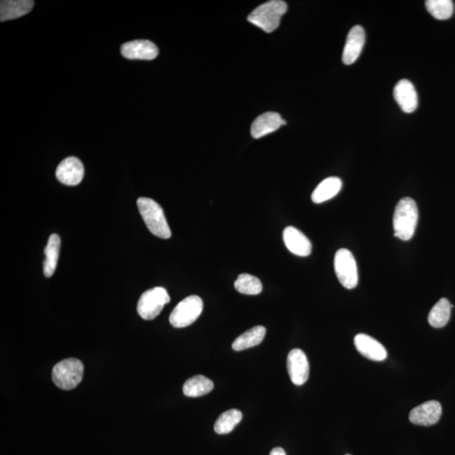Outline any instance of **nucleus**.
<instances>
[{"label": "nucleus", "mask_w": 455, "mask_h": 455, "mask_svg": "<svg viewBox=\"0 0 455 455\" xmlns=\"http://www.w3.org/2000/svg\"><path fill=\"white\" fill-rule=\"evenodd\" d=\"M418 208L416 202L410 197H404L397 204L394 213V235L407 242L415 234L418 223Z\"/></svg>", "instance_id": "1"}, {"label": "nucleus", "mask_w": 455, "mask_h": 455, "mask_svg": "<svg viewBox=\"0 0 455 455\" xmlns=\"http://www.w3.org/2000/svg\"><path fill=\"white\" fill-rule=\"evenodd\" d=\"M288 6L281 0H271L262 3L255 9L248 17V21L261 28L264 32L271 33L280 25L281 18L287 12Z\"/></svg>", "instance_id": "2"}, {"label": "nucleus", "mask_w": 455, "mask_h": 455, "mask_svg": "<svg viewBox=\"0 0 455 455\" xmlns=\"http://www.w3.org/2000/svg\"><path fill=\"white\" fill-rule=\"evenodd\" d=\"M137 204L144 223L152 234L162 239L171 238V231L162 206L148 197L139 198Z\"/></svg>", "instance_id": "3"}, {"label": "nucleus", "mask_w": 455, "mask_h": 455, "mask_svg": "<svg viewBox=\"0 0 455 455\" xmlns=\"http://www.w3.org/2000/svg\"><path fill=\"white\" fill-rule=\"evenodd\" d=\"M84 376V365L77 358H67L57 362L52 369V380L57 387L70 391L77 387Z\"/></svg>", "instance_id": "4"}, {"label": "nucleus", "mask_w": 455, "mask_h": 455, "mask_svg": "<svg viewBox=\"0 0 455 455\" xmlns=\"http://www.w3.org/2000/svg\"><path fill=\"white\" fill-rule=\"evenodd\" d=\"M204 303L200 296H192L180 302L170 316V323L175 328L189 327L200 316Z\"/></svg>", "instance_id": "5"}, {"label": "nucleus", "mask_w": 455, "mask_h": 455, "mask_svg": "<svg viewBox=\"0 0 455 455\" xmlns=\"http://www.w3.org/2000/svg\"><path fill=\"white\" fill-rule=\"evenodd\" d=\"M334 269L336 277L344 288L354 289L358 286V265L353 253L349 250L340 249L336 251Z\"/></svg>", "instance_id": "6"}, {"label": "nucleus", "mask_w": 455, "mask_h": 455, "mask_svg": "<svg viewBox=\"0 0 455 455\" xmlns=\"http://www.w3.org/2000/svg\"><path fill=\"white\" fill-rule=\"evenodd\" d=\"M170 301L171 298L166 289L156 287L144 292L140 297L137 303V313L144 320H154Z\"/></svg>", "instance_id": "7"}, {"label": "nucleus", "mask_w": 455, "mask_h": 455, "mask_svg": "<svg viewBox=\"0 0 455 455\" xmlns=\"http://www.w3.org/2000/svg\"><path fill=\"white\" fill-rule=\"evenodd\" d=\"M287 368L291 381L296 385H303L309 376V363L303 351L296 349L290 351L287 359Z\"/></svg>", "instance_id": "8"}, {"label": "nucleus", "mask_w": 455, "mask_h": 455, "mask_svg": "<svg viewBox=\"0 0 455 455\" xmlns=\"http://www.w3.org/2000/svg\"><path fill=\"white\" fill-rule=\"evenodd\" d=\"M441 416V404L437 400H430L412 409L409 420L415 425L428 427L437 423Z\"/></svg>", "instance_id": "9"}, {"label": "nucleus", "mask_w": 455, "mask_h": 455, "mask_svg": "<svg viewBox=\"0 0 455 455\" xmlns=\"http://www.w3.org/2000/svg\"><path fill=\"white\" fill-rule=\"evenodd\" d=\"M85 175L83 164L76 157H68L59 164L56 170V177L61 183L67 186H77Z\"/></svg>", "instance_id": "10"}, {"label": "nucleus", "mask_w": 455, "mask_h": 455, "mask_svg": "<svg viewBox=\"0 0 455 455\" xmlns=\"http://www.w3.org/2000/svg\"><path fill=\"white\" fill-rule=\"evenodd\" d=\"M122 55L128 59L153 60L159 55L156 45L148 40H136L121 47Z\"/></svg>", "instance_id": "11"}, {"label": "nucleus", "mask_w": 455, "mask_h": 455, "mask_svg": "<svg viewBox=\"0 0 455 455\" xmlns=\"http://www.w3.org/2000/svg\"><path fill=\"white\" fill-rule=\"evenodd\" d=\"M365 43V32L361 26H355L347 35L343 49L342 62L351 65L358 60Z\"/></svg>", "instance_id": "12"}, {"label": "nucleus", "mask_w": 455, "mask_h": 455, "mask_svg": "<svg viewBox=\"0 0 455 455\" xmlns=\"http://www.w3.org/2000/svg\"><path fill=\"white\" fill-rule=\"evenodd\" d=\"M354 345L358 353L370 360L382 362L387 358V351L380 342L367 334H358Z\"/></svg>", "instance_id": "13"}, {"label": "nucleus", "mask_w": 455, "mask_h": 455, "mask_svg": "<svg viewBox=\"0 0 455 455\" xmlns=\"http://www.w3.org/2000/svg\"><path fill=\"white\" fill-rule=\"evenodd\" d=\"M394 97L405 113H412L418 108V93L413 84L407 79H401L396 84L394 89Z\"/></svg>", "instance_id": "14"}, {"label": "nucleus", "mask_w": 455, "mask_h": 455, "mask_svg": "<svg viewBox=\"0 0 455 455\" xmlns=\"http://www.w3.org/2000/svg\"><path fill=\"white\" fill-rule=\"evenodd\" d=\"M282 238L286 247L293 254L303 258L311 255L312 251L311 240L299 229L293 226L287 227L282 233Z\"/></svg>", "instance_id": "15"}, {"label": "nucleus", "mask_w": 455, "mask_h": 455, "mask_svg": "<svg viewBox=\"0 0 455 455\" xmlns=\"http://www.w3.org/2000/svg\"><path fill=\"white\" fill-rule=\"evenodd\" d=\"M287 122L282 119L280 115L277 113H266L259 116L251 125V133L254 139H261V137L269 135V133L276 131L282 125H286Z\"/></svg>", "instance_id": "16"}, {"label": "nucleus", "mask_w": 455, "mask_h": 455, "mask_svg": "<svg viewBox=\"0 0 455 455\" xmlns=\"http://www.w3.org/2000/svg\"><path fill=\"white\" fill-rule=\"evenodd\" d=\"M34 1L30 0H9L0 3V21L14 20L32 11Z\"/></svg>", "instance_id": "17"}, {"label": "nucleus", "mask_w": 455, "mask_h": 455, "mask_svg": "<svg viewBox=\"0 0 455 455\" xmlns=\"http://www.w3.org/2000/svg\"><path fill=\"white\" fill-rule=\"evenodd\" d=\"M342 187V180L338 177H328L317 186L311 195L315 204H320L336 196Z\"/></svg>", "instance_id": "18"}, {"label": "nucleus", "mask_w": 455, "mask_h": 455, "mask_svg": "<svg viewBox=\"0 0 455 455\" xmlns=\"http://www.w3.org/2000/svg\"><path fill=\"white\" fill-rule=\"evenodd\" d=\"M266 332V328L262 326L251 328L235 340L232 344V349L239 351L258 346L263 341Z\"/></svg>", "instance_id": "19"}, {"label": "nucleus", "mask_w": 455, "mask_h": 455, "mask_svg": "<svg viewBox=\"0 0 455 455\" xmlns=\"http://www.w3.org/2000/svg\"><path fill=\"white\" fill-rule=\"evenodd\" d=\"M61 246L60 237L56 234L49 237L47 247L45 249L44 274L47 278L52 276L55 273L57 261H59Z\"/></svg>", "instance_id": "20"}, {"label": "nucleus", "mask_w": 455, "mask_h": 455, "mask_svg": "<svg viewBox=\"0 0 455 455\" xmlns=\"http://www.w3.org/2000/svg\"><path fill=\"white\" fill-rule=\"evenodd\" d=\"M213 382L204 376L190 378L183 385V393L187 397H200L213 391Z\"/></svg>", "instance_id": "21"}, {"label": "nucleus", "mask_w": 455, "mask_h": 455, "mask_svg": "<svg viewBox=\"0 0 455 455\" xmlns=\"http://www.w3.org/2000/svg\"><path fill=\"white\" fill-rule=\"evenodd\" d=\"M451 305L449 301L443 298L437 302L428 315V323L434 328H442L448 324L451 316Z\"/></svg>", "instance_id": "22"}, {"label": "nucleus", "mask_w": 455, "mask_h": 455, "mask_svg": "<svg viewBox=\"0 0 455 455\" xmlns=\"http://www.w3.org/2000/svg\"><path fill=\"white\" fill-rule=\"evenodd\" d=\"M242 412L237 410V409H231V410L224 412L216 420L214 431L217 434L231 433L242 422Z\"/></svg>", "instance_id": "23"}, {"label": "nucleus", "mask_w": 455, "mask_h": 455, "mask_svg": "<svg viewBox=\"0 0 455 455\" xmlns=\"http://www.w3.org/2000/svg\"><path fill=\"white\" fill-rule=\"evenodd\" d=\"M235 288L239 293L247 296H258L262 291V284L260 279L247 273L239 275L235 282Z\"/></svg>", "instance_id": "24"}, {"label": "nucleus", "mask_w": 455, "mask_h": 455, "mask_svg": "<svg viewBox=\"0 0 455 455\" xmlns=\"http://www.w3.org/2000/svg\"><path fill=\"white\" fill-rule=\"evenodd\" d=\"M425 6L428 12L439 21L448 20L454 14V3L451 0H427Z\"/></svg>", "instance_id": "25"}, {"label": "nucleus", "mask_w": 455, "mask_h": 455, "mask_svg": "<svg viewBox=\"0 0 455 455\" xmlns=\"http://www.w3.org/2000/svg\"><path fill=\"white\" fill-rule=\"evenodd\" d=\"M270 455H286V453L284 449L275 448L271 451Z\"/></svg>", "instance_id": "26"}]
</instances>
